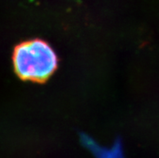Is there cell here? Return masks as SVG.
Returning a JSON list of instances; mask_svg holds the SVG:
<instances>
[{
  "instance_id": "2",
  "label": "cell",
  "mask_w": 159,
  "mask_h": 158,
  "mask_svg": "<svg viewBox=\"0 0 159 158\" xmlns=\"http://www.w3.org/2000/svg\"><path fill=\"white\" fill-rule=\"evenodd\" d=\"M82 141L85 146L94 153L96 158H124L120 141H116L111 148L100 147L87 136H82Z\"/></svg>"
},
{
  "instance_id": "1",
  "label": "cell",
  "mask_w": 159,
  "mask_h": 158,
  "mask_svg": "<svg viewBox=\"0 0 159 158\" xmlns=\"http://www.w3.org/2000/svg\"><path fill=\"white\" fill-rule=\"evenodd\" d=\"M13 65L16 74L23 80L42 82L55 72L58 59L50 44L34 39L16 46Z\"/></svg>"
}]
</instances>
